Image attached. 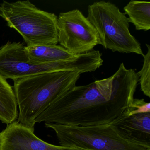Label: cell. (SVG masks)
I'll use <instances>...</instances> for the list:
<instances>
[{"instance_id": "9", "label": "cell", "mask_w": 150, "mask_h": 150, "mask_svg": "<svg viewBox=\"0 0 150 150\" xmlns=\"http://www.w3.org/2000/svg\"><path fill=\"white\" fill-rule=\"evenodd\" d=\"M0 150H83L49 144L38 137L34 129L16 121L0 132Z\"/></svg>"}, {"instance_id": "1", "label": "cell", "mask_w": 150, "mask_h": 150, "mask_svg": "<svg viewBox=\"0 0 150 150\" xmlns=\"http://www.w3.org/2000/svg\"><path fill=\"white\" fill-rule=\"evenodd\" d=\"M138 82L135 70L121 63L110 77L75 86L60 96L35 122L79 126L109 124L132 102Z\"/></svg>"}, {"instance_id": "2", "label": "cell", "mask_w": 150, "mask_h": 150, "mask_svg": "<svg viewBox=\"0 0 150 150\" xmlns=\"http://www.w3.org/2000/svg\"><path fill=\"white\" fill-rule=\"evenodd\" d=\"M76 71L44 73L13 81L19 107L17 122L34 129L35 120L54 100L76 86Z\"/></svg>"}, {"instance_id": "14", "label": "cell", "mask_w": 150, "mask_h": 150, "mask_svg": "<svg viewBox=\"0 0 150 150\" xmlns=\"http://www.w3.org/2000/svg\"><path fill=\"white\" fill-rule=\"evenodd\" d=\"M0 16H1V11H0Z\"/></svg>"}, {"instance_id": "11", "label": "cell", "mask_w": 150, "mask_h": 150, "mask_svg": "<svg viewBox=\"0 0 150 150\" xmlns=\"http://www.w3.org/2000/svg\"><path fill=\"white\" fill-rule=\"evenodd\" d=\"M25 50L30 59L39 63L55 62L75 56L61 45H57L26 46Z\"/></svg>"}, {"instance_id": "6", "label": "cell", "mask_w": 150, "mask_h": 150, "mask_svg": "<svg viewBox=\"0 0 150 150\" xmlns=\"http://www.w3.org/2000/svg\"><path fill=\"white\" fill-rule=\"evenodd\" d=\"M54 130L60 146L83 150H148L125 140L108 125L79 126L45 123Z\"/></svg>"}, {"instance_id": "7", "label": "cell", "mask_w": 150, "mask_h": 150, "mask_svg": "<svg viewBox=\"0 0 150 150\" xmlns=\"http://www.w3.org/2000/svg\"><path fill=\"white\" fill-rule=\"evenodd\" d=\"M57 29L58 43L73 55L89 52L100 44L96 30L79 9L60 13Z\"/></svg>"}, {"instance_id": "10", "label": "cell", "mask_w": 150, "mask_h": 150, "mask_svg": "<svg viewBox=\"0 0 150 150\" xmlns=\"http://www.w3.org/2000/svg\"><path fill=\"white\" fill-rule=\"evenodd\" d=\"M18 104L14 91L0 74V121L8 125L18 119Z\"/></svg>"}, {"instance_id": "8", "label": "cell", "mask_w": 150, "mask_h": 150, "mask_svg": "<svg viewBox=\"0 0 150 150\" xmlns=\"http://www.w3.org/2000/svg\"><path fill=\"white\" fill-rule=\"evenodd\" d=\"M109 125L122 138L150 150V103L133 99Z\"/></svg>"}, {"instance_id": "12", "label": "cell", "mask_w": 150, "mask_h": 150, "mask_svg": "<svg viewBox=\"0 0 150 150\" xmlns=\"http://www.w3.org/2000/svg\"><path fill=\"white\" fill-rule=\"evenodd\" d=\"M124 13L128 15L129 23L138 30L150 29V2L131 0L124 7Z\"/></svg>"}, {"instance_id": "5", "label": "cell", "mask_w": 150, "mask_h": 150, "mask_svg": "<svg viewBox=\"0 0 150 150\" xmlns=\"http://www.w3.org/2000/svg\"><path fill=\"white\" fill-rule=\"evenodd\" d=\"M87 18L105 49L144 56L140 43L130 32L129 18L115 4L104 1L94 2L88 6Z\"/></svg>"}, {"instance_id": "4", "label": "cell", "mask_w": 150, "mask_h": 150, "mask_svg": "<svg viewBox=\"0 0 150 150\" xmlns=\"http://www.w3.org/2000/svg\"><path fill=\"white\" fill-rule=\"evenodd\" d=\"M26 46L19 42H8L0 48V74L6 79L15 80L44 73L57 71L90 72L91 57L87 53L47 63L35 62L25 52Z\"/></svg>"}, {"instance_id": "3", "label": "cell", "mask_w": 150, "mask_h": 150, "mask_svg": "<svg viewBox=\"0 0 150 150\" xmlns=\"http://www.w3.org/2000/svg\"><path fill=\"white\" fill-rule=\"evenodd\" d=\"M0 11L1 16L20 33L26 46L58 43V17L55 14L39 9L28 0L3 1Z\"/></svg>"}, {"instance_id": "13", "label": "cell", "mask_w": 150, "mask_h": 150, "mask_svg": "<svg viewBox=\"0 0 150 150\" xmlns=\"http://www.w3.org/2000/svg\"><path fill=\"white\" fill-rule=\"evenodd\" d=\"M146 45L147 48V52L143 56L144 64L142 69L137 74L141 91L145 95L150 97V46L148 44Z\"/></svg>"}]
</instances>
